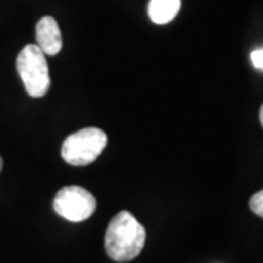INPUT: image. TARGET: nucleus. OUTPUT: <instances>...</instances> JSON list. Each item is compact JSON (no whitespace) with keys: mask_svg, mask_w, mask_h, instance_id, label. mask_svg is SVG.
I'll return each instance as SVG.
<instances>
[{"mask_svg":"<svg viewBox=\"0 0 263 263\" xmlns=\"http://www.w3.org/2000/svg\"><path fill=\"white\" fill-rule=\"evenodd\" d=\"M146 240V231L127 211H122L111 219L105 233V252L116 262H129L141 253Z\"/></svg>","mask_w":263,"mask_h":263,"instance_id":"obj_1","label":"nucleus"},{"mask_svg":"<svg viewBox=\"0 0 263 263\" xmlns=\"http://www.w3.org/2000/svg\"><path fill=\"white\" fill-rule=\"evenodd\" d=\"M250 59H252V62H253L254 67H257V69H263V48L252 51Z\"/></svg>","mask_w":263,"mask_h":263,"instance_id":"obj_8","label":"nucleus"},{"mask_svg":"<svg viewBox=\"0 0 263 263\" xmlns=\"http://www.w3.org/2000/svg\"><path fill=\"white\" fill-rule=\"evenodd\" d=\"M259 117H260V123H262L263 126V105L260 107V114H259Z\"/></svg>","mask_w":263,"mask_h":263,"instance_id":"obj_9","label":"nucleus"},{"mask_svg":"<svg viewBox=\"0 0 263 263\" xmlns=\"http://www.w3.org/2000/svg\"><path fill=\"white\" fill-rule=\"evenodd\" d=\"M57 215L70 222H82L94 214L97 200L91 192L79 186H67L57 192L53 200Z\"/></svg>","mask_w":263,"mask_h":263,"instance_id":"obj_4","label":"nucleus"},{"mask_svg":"<svg viewBox=\"0 0 263 263\" xmlns=\"http://www.w3.org/2000/svg\"><path fill=\"white\" fill-rule=\"evenodd\" d=\"M249 206H250V209L253 211L256 215L263 218V189L250 197Z\"/></svg>","mask_w":263,"mask_h":263,"instance_id":"obj_7","label":"nucleus"},{"mask_svg":"<svg viewBox=\"0 0 263 263\" xmlns=\"http://www.w3.org/2000/svg\"><path fill=\"white\" fill-rule=\"evenodd\" d=\"M181 0H151L148 13L152 22L155 24H168L179 13Z\"/></svg>","mask_w":263,"mask_h":263,"instance_id":"obj_6","label":"nucleus"},{"mask_svg":"<svg viewBox=\"0 0 263 263\" xmlns=\"http://www.w3.org/2000/svg\"><path fill=\"white\" fill-rule=\"evenodd\" d=\"M2 167H3V161H2V157H0V170H2Z\"/></svg>","mask_w":263,"mask_h":263,"instance_id":"obj_10","label":"nucleus"},{"mask_svg":"<svg viewBox=\"0 0 263 263\" xmlns=\"http://www.w3.org/2000/svg\"><path fill=\"white\" fill-rule=\"evenodd\" d=\"M105 146V132L98 127H85L66 138L62 145V157L73 167H84L92 164Z\"/></svg>","mask_w":263,"mask_h":263,"instance_id":"obj_2","label":"nucleus"},{"mask_svg":"<svg viewBox=\"0 0 263 263\" xmlns=\"http://www.w3.org/2000/svg\"><path fill=\"white\" fill-rule=\"evenodd\" d=\"M16 69L28 95L41 98L47 94L50 89L47 60L37 44H28L21 50L16 59Z\"/></svg>","mask_w":263,"mask_h":263,"instance_id":"obj_3","label":"nucleus"},{"mask_svg":"<svg viewBox=\"0 0 263 263\" xmlns=\"http://www.w3.org/2000/svg\"><path fill=\"white\" fill-rule=\"evenodd\" d=\"M37 46L47 56H56L60 53L63 40L56 19L51 16H44L38 21Z\"/></svg>","mask_w":263,"mask_h":263,"instance_id":"obj_5","label":"nucleus"}]
</instances>
